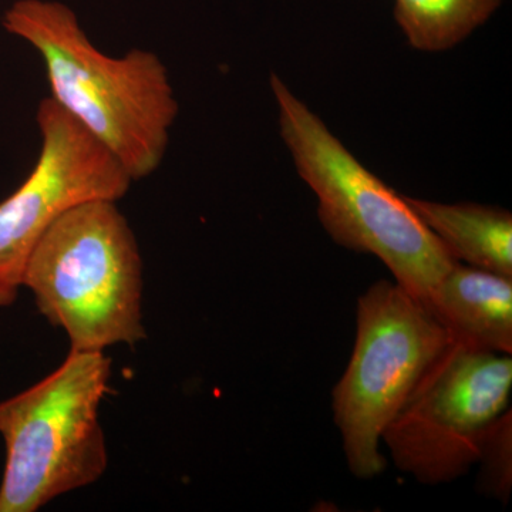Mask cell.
I'll use <instances>...</instances> for the list:
<instances>
[{
    "instance_id": "7",
    "label": "cell",
    "mask_w": 512,
    "mask_h": 512,
    "mask_svg": "<svg viewBox=\"0 0 512 512\" xmlns=\"http://www.w3.org/2000/svg\"><path fill=\"white\" fill-rule=\"evenodd\" d=\"M36 123L42 147L35 167L0 202V308L18 299L30 254L64 212L87 201H119L134 183L113 154L50 97L40 101Z\"/></svg>"
},
{
    "instance_id": "2",
    "label": "cell",
    "mask_w": 512,
    "mask_h": 512,
    "mask_svg": "<svg viewBox=\"0 0 512 512\" xmlns=\"http://www.w3.org/2000/svg\"><path fill=\"white\" fill-rule=\"evenodd\" d=\"M279 128L296 170L319 200L320 224L336 244L375 255L423 302L458 264L403 195L370 173L302 100L271 74Z\"/></svg>"
},
{
    "instance_id": "3",
    "label": "cell",
    "mask_w": 512,
    "mask_h": 512,
    "mask_svg": "<svg viewBox=\"0 0 512 512\" xmlns=\"http://www.w3.org/2000/svg\"><path fill=\"white\" fill-rule=\"evenodd\" d=\"M22 288L66 332L72 350L104 352L146 338L143 259L117 201H87L64 212L30 254Z\"/></svg>"
},
{
    "instance_id": "6",
    "label": "cell",
    "mask_w": 512,
    "mask_h": 512,
    "mask_svg": "<svg viewBox=\"0 0 512 512\" xmlns=\"http://www.w3.org/2000/svg\"><path fill=\"white\" fill-rule=\"evenodd\" d=\"M511 389V355L451 340L382 441L396 467L419 483H451L477 464L485 430L510 409Z\"/></svg>"
},
{
    "instance_id": "11",
    "label": "cell",
    "mask_w": 512,
    "mask_h": 512,
    "mask_svg": "<svg viewBox=\"0 0 512 512\" xmlns=\"http://www.w3.org/2000/svg\"><path fill=\"white\" fill-rule=\"evenodd\" d=\"M511 409L485 430L477 463L481 464L480 487L485 495L507 503L512 487Z\"/></svg>"
},
{
    "instance_id": "9",
    "label": "cell",
    "mask_w": 512,
    "mask_h": 512,
    "mask_svg": "<svg viewBox=\"0 0 512 512\" xmlns=\"http://www.w3.org/2000/svg\"><path fill=\"white\" fill-rule=\"evenodd\" d=\"M404 198L456 261L512 278L510 211Z\"/></svg>"
},
{
    "instance_id": "10",
    "label": "cell",
    "mask_w": 512,
    "mask_h": 512,
    "mask_svg": "<svg viewBox=\"0 0 512 512\" xmlns=\"http://www.w3.org/2000/svg\"><path fill=\"white\" fill-rule=\"evenodd\" d=\"M503 0H394V19L410 45L443 52L484 25Z\"/></svg>"
},
{
    "instance_id": "4",
    "label": "cell",
    "mask_w": 512,
    "mask_h": 512,
    "mask_svg": "<svg viewBox=\"0 0 512 512\" xmlns=\"http://www.w3.org/2000/svg\"><path fill=\"white\" fill-rule=\"evenodd\" d=\"M110 377L104 352L70 350L52 375L0 403L6 446L0 512L39 511L106 473L99 409Z\"/></svg>"
},
{
    "instance_id": "1",
    "label": "cell",
    "mask_w": 512,
    "mask_h": 512,
    "mask_svg": "<svg viewBox=\"0 0 512 512\" xmlns=\"http://www.w3.org/2000/svg\"><path fill=\"white\" fill-rule=\"evenodd\" d=\"M3 28L39 53L50 99L109 150L131 180L156 173L180 111L157 53L136 47L106 55L59 0H16Z\"/></svg>"
},
{
    "instance_id": "5",
    "label": "cell",
    "mask_w": 512,
    "mask_h": 512,
    "mask_svg": "<svg viewBox=\"0 0 512 512\" xmlns=\"http://www.w3.org/2000/svg\"><path fill=\"white\" fill-rule=\"evenodd\" d=\"M450 342L427 303L396 281L380 279L357 299L355 346L332 393L353 476L369 480L384 473V430Z\"/></svg>"
},
{
    "instance_id": "8",
    "label": "cell",
    "mask_w": 512,
    "mask_h": 512,
    "mask_svg": "<svg viewBox=\"0 0 512 512\" xmlns=\"http://www.w3.org/2000/svg\"><path fill=\"white\" fill-rule=\"evenodd\" d=\"M426 303L453 342L511 355L512 278L458 262Z\"/></svg>"
}]
</instances>
